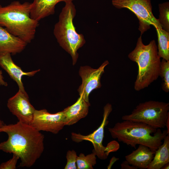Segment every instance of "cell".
Returning <instances> with one entry per match:
<instances>
[{
    "label": "cell",
    "mask_w": 169,
    "mask_h": 169,
    "mask_svg": "<svg viewBox=\"0 0 169 169\" xmlns=\"http://www.w3.org/2000/svg\"><path fill=\"white\" fill-rule=\"evenodd\" d=\"M19 158L18 156L13 154L12 158L8 161L3 162L0 165V169H15L16 164Z\"/></svg>",
    "instance_id": "603a6c76"
},
{
    "label": "cell",
    "mask_w": 169,
    "mask_h": 169,
    "mask_svg": "<svg viewBox=\"0 0 169 169\" xmlns=\"http://www.w3.org/2000/svg\"><path fill=\"white\" fill-rule=\"evenodd\" d=\"M74 0H34L31 3V17L38 21L55 12L56 5L58 3H65L72 2Z\"/></svg>",
    "instance_id": "2e32d148"
},
{
    "label": "cell",
    "mask_w": 169,
    "mask_h": 169,
    "mask_svg": "<svg viewBox=\"0 0 169 169\" xmlns=\"http://www.w3.org/2000/svg\"><path fill=\"white\" fill-rule=\"evenodd\" d=\"M0 85L4 86H7L8 85L7 83L4 80L2 70H0Z\"/></svg>",
    "instance_id": "484cf974"
},
{
    "label": "cell",
    "mask_w": 169,
    "mask_h": 169,
    "mask_svg": "<svg viewBox=\"0 0 169 169\" xmlns=\"http://www.w3.org/2000/svg\"><path fill=\"white\" fill-rule=\"evenodd\" d=\"M109 64L106 60L97 69H94L88 66L80 68L79 74L82 82L78 91L79 95H82L86 102L89 103V95L94 90L101 87V78L105 68Z\"/></svg>",
    "instance_id": "9c48e42d"
},
{
    "label": "cell",
    "mask_w": 169,
    "mask_h": 169,
    "mask_svg": "<svg viewBox=\"0 0 169 169\" xmlns=\"http://www.w3.org/2000/svg\"><path fill=\"white\" fill-rule=\"evenodd\" d=\"M155 152L148 147L139 145L138 148L125 157L130 165L137 169H147L154 156Z\"/></svg>",
    "instance_id": "9a60e30c"
},
{
    "label": "cell",
    "mask_w": 169,
    "mask_h": 169,
    "mask_svg": "<svg viewBox=\"0 0 169 169\" xmlns=\"http://www.w3.org/2000/svg\"><path fill=\"white\" fill-rule=\"evenodd\" d=\"M31 3L14 1L4 7L0 5V25L27 43L34 39L38 21L30 16Z\"/></svg>",
    "instance_id": "3957f363"
},
{
    "label": "cell",
    "mask_w": 169,
    "mask_h": 169,
    "mask_svg": "<svg viewBox=\"0 0 169 169\" xmlns=\"http://www.w3.org/2000/svg\"><path fill=\"white\" fill-rule=\"evenodd\" d=\"M4 124V123L3 121L0 120V128H1L3 125Z\"/></svg>",
    "instance_id": "f1b7e54d"
},
{
    "label": "cell",
    "mask_w": 169,
    "mask_h": 169,
    "mask_svg": "<svg viewBox=\"0 0 169 169\" xmlns=\"http://www.w3.org/2000/svg\"><path fill=\"white\" fill-rule=\"evenodd\" d=\"M128 57L138 65V74L134 86L135 90L139 91L147 87L159 76L161 58L155 40L145 45L141 35L135 48L129 54Z\"/></svg>",
    "instance_id": "277c9868"
},
{
    "label": "cell",
    "mask_w": 169,
    "mask_h": 169,
    "mask_svg": "<svg viewBox=\"0 0 169 169\" xmlns=\"http://www.w3.org/2000/svg\"></svg>",
    "instance_id": "f546056e"
},
{
    "label": "cell",
    "mask_w": 169,
    "mask_h": 169,
    "mask_svg": "<svg viewBox=\"0 0 169 169\" xmlns=\"http://www.w3.org/2000/svg\"><path fill=\"white\" fill-rule=\"evenodd\" d=\"M169 111V103L149 100L139 103L130 114L123 115L121 119L142 122L156 129L164 128Z\"/></svg>",
    "instance_id": "8992f818"
},
{
    "label": "cell",
    "mask_w": 169,
    "mask_h": 169,
    "mask_svg": "<svg viewBox=\"0 0 169 169\" xmlns=\"http://www.w3.org/2000/svg\"><path fill=\"white\" fill-rule=\"evenodd\" d=\"M162 144L155 151L154 156L147 169H161L169 163V135L164 138Z\"/></svg>",
    "instance_id": "e0dca14e"
},
{
    "label": "cell",
    "mask_w": 169,
    "mask_h": 169,
    "mask_svg": "<svg viewBox=\"0 0 169 169\" xmlns=\"http://www.w3.org/2000/svg\"><path fill=\"white\" fill-rule=\"evenodd\" d=\"M0 66L17 83L19 90L24 93L26 92L22 81L23 76L32 77L40 71V69H38L28 72L23 71L13 61L11 54L8 53H0Z\"/></svg>",
    "instance_id": "7c38bea8"
},
{
    "label": "cell",
    "mask_w": 169,
    "mask_h": 169,
    "mask_svg": "<svg viewBox=\"0 0 169 169\" xmlns=\"http://www.w3.org/2000/svg\"><path fill=\"white\" fill-rule=\"evenodd\" d=\"M90 103L86 102L82 95H80L77 101L72 105L63 110L64 115L65 125H73L88 115Z\"/></svg>",
    "instance_id": "5bb4252c"
},
{
    "label": "cell",
    "mask_w": 169,
    "mask_h": 169,
    "mask_svg": "<svg viewBox=\"0 0 169 169\" xmlns=\"http://www.w3.org/2000/svg\"><path fill=\"white\" fill-rule=\"evenodd\" d=\"M166 127L167 128V131L168 135H169V116L168 117L166 123Z\"/></svg>",
    "instance_id": "4316f807"
},
{
    "label": "cell",
    "mask_w": 169,
    "mask_h": 169,
    "mask_svg": "<svg viewBox=\"0 0 169 169\" xmlns=\"http://www.w3.org/2000/svg\"><path fill=\"white\" fill-rule=\"evenodd\" d=\"M96 156L93 151L91 154L85 155L81 153L78 156L76 161L77 169H93L96 163Z\"/></svg>",
    "instance_id": "d6986e66"
},
{
    "label": "cell",
    "mask_w": 169,
    "mask_h": 169,
    "mask_svg": "<svg viewBox=\"0 0 169 169\" xmlns=\"http://www.w3.org/2000/svg\"><path fill=\"white\" fill-rule=\"evenodd\" d=\"M159 76L163 81L162 88L166 93L169 91V60L162 59L161 61Z\"/></svg>",
    "instance_id": "44dd1931"
},
{
    "label": "cell",
    "mask_w": 169,
    "mask_h": 169,
    "mask_svg": "<svg viewBox=\"0 0 169 169\" xmlns=\"http://www.w3.org/2000/svg\"><path fill=\"white\" fill-rule=\"evenodd\" d=\"M121 169H137V168L129 163L126 161H123L120 165Z\"/></svg>",
    "instance_id": "cb8c5ba5"
},
{
    "label": "cell",
    "mask_w": 169,
    "mask_h": 169,
    "mask_svg": "<svg viewBox=\"0 0 169 169\" xmlns=\"http://www.w3.org/2000/svg\"><path fill=\"white\" fill-rule=\"evenodd\" d=\"M169 163L166 164L161 169H168L169 168Z\"/></svg>",
    "instance_id": "83f0119b"
},
{
    "label": "cell",
    "mask_w": 169,
    "mask_h": 169,
    "mask_svg": "<svg viewBox=\"0 0 169 169\" xmlns=\"http://www.w3.org/2000/svg\"><path fill=\"white\" fill-rule=\"evenodd\" d=\"M112 110V106L110 104L108 103L104 106L101 124L98 128L91 133L86 135L74 132L71 134V139L74 142L79 143L83 141L90 142L94 147L93 151L101 160L106 159L110 152L117 151L120 147L119 144L115 141L109 142L106 146H104L103 144L105 128L108 123V117Z\"/></svg>",
    "instance_id": "52a82bcc"
},
{
    "label": "cell",
    "mask_w": 169,
    "mask_h": 169,
    "mask_svg": "<svg viewBox=\"0 0 169 169\" xmlns=\"http://www.w3.org/2000/svg\"><path fill=\"white\" fill-rule=\"evenodd\" d=\"M119 158H117L115 156H113L112 157L111 159L110 160L109 164L107 166V169H111L113 165L117 161L119 160Z\"/></svg>",
    "instance_id": "d4e9b609"
},
{
    "label": "cell",
    "mask_w": 169,
    "mask_h": 169,
    "mask_svg": "<svg viewBox=\"0 0 169 169\" xmlns=\"http://www.w3.org/2000/svg\"><path fill=\"white\" fill-rule=\"evenodd\" d=\"M112 3L118 9L127 8L135 14L139 20L138 29L141 35L151 25L155 28H162L153 14L151 0H112Z\"/></svg>",
    "instance_id": "ba28073f"
},
{
    "label": "cell",
    "mask_w": 169,
    "mask_h": 169,
    "mask_svg": "<svg viewBox=\"0 0 169 169\" xmlns=\"http://www.w3.org/2000/svg\"><path fill=\"white\" fill-rule=\"evenodd\" d=\"M0 132L8 136L6 141L0 143V150L18 156L19 167H31L44 151V135L30 125L19 121L4 124L0 128Z\"/></svg>",
    "instance_id": "6da1fadb"
},
{
    "label": "cell",
    "mask_w": 169,
    "mask_h": 169,
    "mask_svg": "<svg viewBox=\"0 0 169 169\" xmlns=\"http://www.w3.org/2000/svg\"><path fill=\"white\" fill-rule=\"evenodd\" d=\"M77 156L76 152L74 150L68 151L66 155L67 162L64 169H77L76 161Z\"/></svg>",
    "instance_id": "7402d4cb"
},
{
    "label": "cell",
    "mask_w": 169,
    "mask_h": 169,
    "mask_svg": "<svg viewBox=\"0 0 169 169\" xmlns=\"http://www.w3.org/2000/svg\"><path fill=\"white\" fill-rule=\"evenodd\" d=\"M63 111L51 114L45 109L35 110L30 125L39 131L57 134L65 125Z\"/></svg>",
    "instance_id": "30bf717a"
},
{
    "label": "cell",
    "mask_w": 169,
    "mask_h": 169,
    "mask_svg": "<svg viewBox=\"0 0 169 169\" xmlns=\"http://www.w3.org/2000/svg\"><path fill=\"white\" fill-rule=\"evenodd\" d=\"M108 129L113 139L135 148L137 145L146 146L154 152L165 137L169 135L166 130L162 131L144 123L129 120L118 122Z\"/></svg>",
    "instance_id": "7a4b0ae2"
},
{
    "label": "cell",
    "mask_w": 169,
    "mask_h": 169,
    "mask_svg": "<svg viewBox=\"0 0 169 169\" xmlns=\"http://www.w3.org/2000/svg\"><path fill=\"white\" fill-rule=\"evenodd\" d=\"M158 22L163 30L169 32V3L166 2L159 4Z\"/></svg>",
    "instance_id": "ffe728a7"
},
{
    "label": "cell",
    "mask_w": 169,
    "mask_h": 169,
    "mask_svg": "<svg viewBox=\"0 0 169 169\" xmlns=\"http://www.w3.org/2000/svg\"><path fill=\"white\" fill-rule=\"evenodd\" d=\"M156 29L158 37V55L160 58L169 60V32L162 28Z\"/></svg>",
    "instance_id": "ac0fdd59"
},
{
    "label": "cell",
    "mask_w": 169,
    "mask_h": 169,
    "mask_svg": "<svg viewBox=\"0 0 169 169\" xmlns=\"http://www.w3.org/2000/svg\"><path fill=\"white\" fill-rule=\"evenodd\" d=\"M27 44L0 25V53L15 55L23 51Z\"/></svg>",
    "instance_id": "4fadbf2b"
},
{
    "label": "cell",
    "mask_w": 169,
    "mask_h": 169,
    "mask_svg": "<svg viewBox=\"0 0 169 169\" xmlns=\"http://www.w3.org/2000/svg\"><path fill=\"white\" fill-rule=\"evenodd\" d=\"M76 14L75 7L72 2L66 3L54 29V34L58 42L70 55L73 65L77 60L78 49L85 43L83 35L77 32L74 25L73 20Z\"/></svg>",
    "instance_id": "5b68a950"
},
{
    "label": "cell",
    "mask_w": 169,
    "mask_h": 169,
    "mask_svg": "<svg viewBox=\"0 0 169 169\" xmlns=\"http://www.w3.org/2000/svg\"><path fill=\"white\" fill-rule=\"evenodd\" d=\"M7 106L18 121L30 125L35 109L31 104L27 92L24 93L19 90L14 96L8 99Z\"/></svg>",
    "instance_id": "8fae6325"
}]
</instances>
